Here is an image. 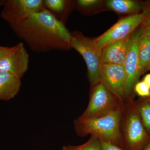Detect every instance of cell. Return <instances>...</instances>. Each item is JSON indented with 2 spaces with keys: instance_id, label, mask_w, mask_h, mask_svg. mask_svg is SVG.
<instances>
[{
  "instance_id": "cell-1",
  "label": "cell",
  "mask_w": 150,
  "mask_h": 150,
  "mask_svg": "<svg viewBox=\"0 0 150 150\" xmlns=\"http://www.w3.org/2000/svg\"><path fill=\"white\" fill-rule=\"evenodd\" d=\"M11 28L20 39L36 53L71 48V33L46 8Z\"/></svg>"
},
{
  "instance_id": "cell-2",
  "label": "cell",
  "mask_w": 150,
  "mask_h": 150,
  "mask_svg": "<svg viewBox=\"0 0 150 150\" xmlns=\"http://www.w3.org/2000/svg\"><path fill=\"white\" fill-rule=\"evenodd\" d=\"M123 109V107L98 118L79 117L74 121L75 131L79 137L89 135L100 141L109 142L121 148V122Z\"/></svg>"
},
{
  "instance_id": "cell-3",
  "label": "cell",
  "mask_w": 150,
  "mask_h": 150,
  "mask_svg": "<svg viewBox=\"0 0 150 150\" xmlns=\"http://www.w3.org/2000/svg\"><path fill=\"white\" fill-rule=\"evenodd\" d=\"M122 148L125 150H143L150 140V135L142 123L136 103L125 100L121 122Z\"/></svg>"
},
{
  "instance_id": "cell-4",
  "label": "cell",
  "mask_w": 150,
  "mask_h": 150,
  "mask_svg": "<svg viewBox=\"0 0 150 150\" xmlns=\"http://www.w3.org/2000/svg\"><path fill=\"white\" fill-rule=\"evenodd\" d=\"M70 45L82 56L88 68V79L91 88L100 82L99 70L102 49L93 38L86 37L80 32L71 33Z\"/></svg>"
},
{
  "instance_id": "cell-5",
  "label": "cell",
  "mask_w": 150,
  "mask_h": 150,
  "mask_svg": "<svg viewBox=\"0 0 150 150\" xmlns=\"http://www.w3.org/2000/svg\"><path fill=\"white\" fill-rule=\"evenodd\" d=\"M121 102L110 93L101 82L92 88L88 105L79 116L84 118H95L107 115L122 108Z\"/></svg>"
},
{
  "instance_id": "cell-6",
  "label": "cell",
  "mask_w": 150,
  "mask_h": 150,
  "mask_svg": "<svg viewBox=\"0 0 150 150\" xmlns=\"http://www.w3.org/2000/svg\"><path fill=\"white\" fill-rule=\"evenodd\" d=\"M1 16L11 27L45 8L43 0H2Z\"/></svg>"
},
{
  "instance_id": "cell-7",
  "label": "cell",
  "mask_w": 150,
  "mask_h": 150,
  "mask_svg": "<svg viewBox=\"0 0 150 150\" xmlns=\"http://www.w3.org/2000/svg\"><path fill=\"white\" fill-rule=\"evenodd\" d=\"M146 15L144 12L119 20L110 29L99 37L95 38L97 46L100 49L110 43L121 40L131 35L144 21Z\"/></svg>"
},
{
  "instance_id": "cell-8",
  "label": "cell",
  "mask_w": 150,
  "mask_h": 150,
  "mask_svg": "<svg viewBox=\"0 0 150 150\" xmlns=\"http://www.w3.org/2000/svg\"><path fill=\"white\" fill-rule=\"evenodd\" d=\"M142 32V28L132 33L129 51L123 64L126 76L125 100L133 99L132 94L134 87L142 75L138 54L139 39Z\"/></svg>"
},
{
  "instance_id": "cell-9",
  "label": "cell",
  "mask_w": 150,
  "mask_h": 150,
  "mask_svg": "<svg viewBox=\"0 0 150 150\" xmlns=\"http://www.w3.org/2000/svg\"><path fill=\"white\" fill-rule=\"evenodd\" d=\"M99 74L100 82L121 102L124 103L126 76L123 65L100 63Z\"/></svg>"
},
{
  "instance_id": "cell-10",
  "label": "cell",
  "mask_w": 150,
  "mask_h": 150,
  "mask_svg": "<svg viewBox=\"0 0 150 150\" xmlns=\"http://www.w3.org/2000/svg\"><path fill=\"white\" fill-rule=\"evenodd\" d=\"M29 55L24 44L20 42L13 46L11 51L0 59V72H6L21 78L27 72Z\"/></svg>"
},
{
  "instance_id": "cell-11",
  "label": "cell",
  "mask_w": 150,
  "mask_h": 150,
  "mask_svg": "<svg viewBox=\"0 0 150 150\" xmlns=\"http://www.w3.org/2000/svg\"><path fill=\"white\" fill-rule=\"evenodd\" d=\"M132 34L103 47L101 51L100 63L123 65L129 51Z\"/></svg>"
},
{
  "instance_id": "cell-12",
  "label": "cell",
  "mask_w": 150,
  "mask_h": 150,
  "mask_svg": "<svg viewBox=\"0 0 150 150\" xmlns=\"http://www.w3.org/2000/svg\"><path fill=\"white\" fill-rule=\"evenodd\" d=\"M21 84L20 78L10 73L0 72V100L7 101L14 98Z\"/></svg>"
},
{
  "instance_id": "cell-13",
  "label": "cell",
  "mask_w": 150,
  "mask_h": 150,
  "mask_svg": "<svg viewBox=\"0 0 150 150\" xmlns=\"http://www.w3.org/2000/svg\"><path fill=\"white\" fill-rule=\"evenodd\" d=\"M108 8L117 13L130 15L140 13L144 6L132 0H109L106 1Z\"/></svg>"
},
{
  "instance_id": "cell-14",
  "label": "cell",
  "mask_w": 150,
  "mask_h": 150,
  "mask_svg": "<svg viewBox=\"0 0 150 150\" xmlns=\"http://www.w3.org/2000/svg\"><path fill=\"white\" fill-rule=\"evenodd\" d=\"M138 54L143 75L150 69V42L147 36L143 32L139 39Z\"/></svg>"
},
{
  "instance_id": "cell-15",
  "label": "cell",
  "mask_w": 150,
  "mask_h": 150,
  "mask_svg": "<svg viewBox=\"0 0 150 150\" xmlns=\"http://www.w3.org/2000/svg\"><path fill=\"white\" fill-rule=\"evenodd\" d=\"M43 3L45 8L62 22V15L67 8L68 1L64 0H44Z\"/></svg>"
},
{
  "instance_id": "cell-16",
  "label": "cell",
  "mask_w": 150,
  "mask_h": 150,
  "mask_svg": "<svg viewBox=\"0 0 150 150\" xmlns=\"http://www.w3.org/2000/svg\"><path fill=\"white\" fill-rule=\"evenodd\" d=\"M135 103L142 123L146 130L150 135V102L146 98H142Z\"/></svg>"
},
{
  "instance_id": "cell-17",
  "label": "cell",
  "mask_w": 150,
  "mask_h": 150,
  "mask_svg": "<svg viewBox=\"0 0 150 150\" xmlns=\"http://www.w3.org/2000/svg\"><path fill=\"white\" fill-rule=\"evenodd\" d=\"M61 150H102L100 140L91 136L88 142L78 146H64Z\"/></svg>"
},
{
  "instance_id": "cell-18",
  "label": "cell",
  "mask_w": 150,
  "mask_h": 150,
  "mask_svg": "<svg viewBox=\"0 0 150 150\" xmlns=\"http://www.w3.org/2000/svg\"><path fill=\"white\" fill-rule=\"evenodd\" d=\"M134 91L142 98H148L150 96V89L143 81L136 84Z\"/></svg>"
},
{
  "instance_id": "cell-19",
  "label": "cell",
  "mask_w": 150,
  "mask_h": 150,
  "mask_svg": "<svg viewBox=\"0 0 150 150\" xmlns=\"http://www.w3.org/2000/svg\"><path fill=\"white\" fill-rule=\"evenodd\" d=\"M100 142L102 150H125L122 148L109 142L103 141H100Z\"/></svg>"
},
{
  "instance_id": "cell-20",
  "label": "cell",
  "mask_w": 150,
  "mask_h": 150,
  "mask_svg": "<svg viewBox=\"0 0 150 150\" xmlns=\"http://www.w3.org/2000/svg\"><path fill=\"white\" fill-rule=\"evenodd\" d=\"M144 11L146 15V18L144 22L142 23V28H146L150 26V3L148 5L144 7Z\"/></svg>"
},
{
  "instance_id": "cell-21",
  "label": "cell",
  "mask_w": 150,
  "mask_h": 150,
  "mask_svg": "<svg viewBox=\"0 0 150 150\" xmlns=\"http://www.w3.org/2000/svg\"><path fill=\"white\" fill-rule=\"evenodd\" d=\"M99 2L96 0H79L77 1L78 5L81 7L86 8L96 4Z\"/></svg>"
},
{
  "instance_id": "cell-22",
  "label": "cell",
  "mask_w": 150,
  "mask_h": 150,
  "mask_svg": "<svg viewBox=\"0 0 150 150\" xmlns=\"http://www.w3.org/2000/svg\"><path fill=\"white\" fill-rule=\"evenodd\" d=\"M12 47H8L0 45V59L4 58L11 51Z\"/></svg>"
},
{
  "instance_id": "cell-23",
  "label": "cell",
  "mask_w": 150,
  "mask_h": 150,
  "mask_svg": "<svg viewBox=\"0 0 150 150\" xmlns=\"http://www.w3.org/2000/svg\"><path fill=\"white\" fill-rule=\"evenodd\" d=\"M143 32L147 36L150 42V26L146 28H142Z\"/></svg>"
},
{
  "instance_id": "cell-24",
  "label": "cell",
  "mask_w": 150,
  "mask_h": 150,
  "mask_svg": "<svg viewBox=\"0 0 150 150\" xmlns=\"http://www.w3.org/2000/svg\"><path fill=\"white\" fill-rule=\"evenodd\" d=\"M143 81L150 89V74L146 75Z\"/></svg>"
},
{
  "instance_id": "cell-25",
  "label": "cell",
  "mask_w": 150,
  "mask_h": 150,
  "mask_svg": "<svg viewBox=\"0 0 150 150\" xmlns=\"http://www.w3.org/2000/svg\"><path fill=\"white\" fill-rule=\"evenodd\" d=\"M143 150H150V140L147 144L145 146Z\"/></svg>"
},
{
  "instance_id": "cell-26",
  "label": "cell",
  "mask_w": 150,
  "mask_h": 150,
  "mask_svg": "<svg viewBox=\"0 0 150 150\" xmlns=\"http://www.w3.org/2000/svg\"><path fill=\"white\" fill-rule=\"evenodd\" d=\"M146 98L148 99V100H149V102L150 103V96L148 98Z\"/></svg>"
},
{
  "instance_id": "cell-27",
  "label": "cell",
  "mask_w": 150,
  "mask_h": 150,
  "mask_svg": "<svg viewBox=\"0 0 150 150\" xmlns=\"http://www.w3.org/2000/svg\"></svg>"
}]
</instances>
